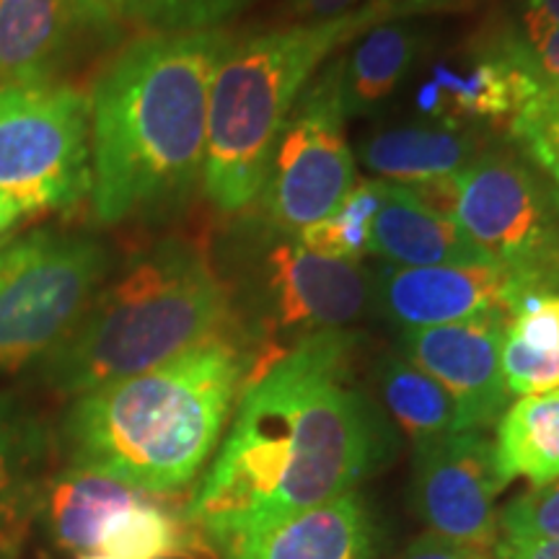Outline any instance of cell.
Returning a JSON list of instances; mask_svg holds the SVG:
<instances>
[{"label": "cell", "mask_w": 559, "mask_h": 559, "mask_svg": "<svg viewBox=\"0 0 559 559\" xmlns=\"http://www.w3.org/2000/svg\"><path fill=\"white\" fill-rule=\"evenodd\" d=\"M508 140L559 190V94L544 86L508 122Z\"/></svg>", "instance_id": "obj_27"}, {"label": "cell", "mask_w": 559, "mask_h": 559, "mask_svg": "<svg viewBox=\"0 0 559 559\" xmlns=\"http://www.w3.org/2000/svg\"><path fill=\"white\" fill-rule=\"evenodd\" d=\"M83 26L79 0H0V88L60 81Z\"/></svg>", "instance_id": "obj_17"}, {"label": "cell", "mask_w": 559, "mask_h": 559, "mask_svg": "<svg viewBox=\"0 0 559 559\" xmlns=\"http://www.w3.org/2000/svg\"><path fill=\"white\" fill-rule=\"evenodd\" d=\"M358 345L334 330L264 349L185 513L210 549L349 495L391 459L386 419L353 379Z\"/></svg>", "instance_id": "obj_1"}, {"label": "cell", "mask_w": 559, "mask_h": 559, "mask_svg": "<svg viewBox=\"0 0 559 559\" xmlns=\"http://www.w3.org/2000/svg\"><path fill=\"white\" fill-rule=\"evenodd\" d=\"M221 29L140 34L91 99V210L104 226L164 213L202 185Z\"/></svg>", "instance_id": "obj_2"}, {"label": "cell", "mask_w": 559, "mask_h": 559, "mask_svg": "<svg viewBox=\"0 0 559 559\" xmlns=\"http://www.w3.org/2000/svg\"><path fill=\"white\" fill-rule=\"evenodd\" d=\"M376 386L383 407L409 438L423 440L464 430L449 391L400 353L381 355L376 362Z\"/></svg>", "instance_id": "obj_25"}, {"label": "cell", "mask_w": 559, "mask_h": 559, "mask_svg": "<svg viewBox=\"0 0 559 559\" xmlns=\"http://www.w3.org/2000/svg\"><path fill=\"white\" fill-rule=\"evenodd\" d=\"M500 362L510 396L559 389L557 290H523L510 298Z\"/></svg>", "instance_id": "obj_22"}, {"label": "cell", "mask_w": 559, "mask_h": 559, "mask_svg": "<svg viewBox=\"0 0 559 559\" xmlns=\"http://www.w3.org/2000/svg\"><path fill=\"white\" fill-rule=\"evenodd\" d=\"M345 122L337 73L330 60L298 96L280 130L257 198L275 234H298L311 223L330 218L355 187V153Z\"/></svg>", "instance_id": "obj_9"}, {"label": "cell", "mask_w": 559, "mask_h": 559, "mask_svg": "<svg viewBox=\"0 0 559 559\" xmlns=\"http://www.w3.org/2000/svg\"><path fill=\"white\" fill-rule=\"evenodd\" d=\"M249 0H79L91 29L128 26L143 34L218 29Z\"/></svg>", "instance_id": "obj_26"}, {"label": "cell", "mask_w": 559, "mask_h": 559, "mask_svg": "<svg viewBox=\"0 0 559 559\" xmlns=\"http://www.w3.org/2000/svg\"><path fill=\"white\" fill-rule=\"evenodd\" d=\"M370 251L394 267L495 264L451 215L428 205L412 187L383 181L381 207L370 226Z\"/></svg>", "instance_id": "obj_16"}, {"label": "cell", "mask_w": 559, "mask_h": 559, "mask_svg": "<svg viewBox=\"0 0 559 559\" xmlns=\"http://www.w3.org/2000/svg\"><path fill=\"white\" fill-rule=\"evenodd\" d=\"M495 464L506 485L528 479L544 487L559 479V389L519 396L498 419Z\"/></svg>", "instance_id": "obj_23"}, {"label": "cell", "mask_w": 559, "mask_h": 559, "mask_svg": "<svg viewBox=\"0 0 559 559\" xmlns=\"http://www.w3.org/2000/svg\"><path fill=\"white\" fill-rule=\"evenodd\" d=\"M81 559H111V557H102V555H86V557H81Z\"/></svg>", "instance_id": "obj_35"}, {"label": "cell", "mask_w": 559, "mask_h": 559, "mask_svg": "<svg viewBox=\"0 0 559 559\" xmlns=\"http://www.w3.org/2000/svg\"><path fill=\"white\" fill-rule=\"evenodd\" d=\"M102 241L39 228L0 247V373L41 362L73 334L107 283Z\"/></svg>", "instance_id": "obj_6"}, {"label": "cell", "mask_w": 559, "mask_h": 559, "mask_svg": "<svg viewBox=\"0 0 559 559\" xmlns=\"http://www.w3.org/2000/svg\"><path fill=\"white\" fill-rule=\"evenodd\" d=\"M362 3H366V0H288V16L296 21L334 19L358 9Z\"/></svg>", "instance_id": "obj_32"}, {"label": "cell", "mask_w": 559, "mask_h": 559, "mask_svg": "<svg viewBox=\"0 0 559 559\" xmlns=\"http://www.w3.org/2000/svg\"><path fill=\"white\" fill-rule=\"evenodd\" d=\"M143 495L109 474L68 466L47 481L39 515H45L52 542L60 549L86 557L96 551L104 526Z\"/></svg>", "instance_id": "obj_20"}, {"label": "cell", "mask_w": 559, "mask_h": 559, "mask_svg": "<svg viewBox=\"0 0 559 559\" xmlns=\"http://www.w3.org/2000/svg\"><path fill=\"white\" fill-rule=\"evenodd\" d=\"M451 218L506 272L508 304L559 293V190L519 151H481L453 179Z\"/></svg>", "instance_id": "obj_7"}, {"label": "cell", "mask_w": 559, "mask_h": 559, "mask_svg": "<svg viewBox=\"0 0 559 559\" xmlns=\"http://www.w3.org/2000/svg\"><path fill=\"white\" fill-rule=\"evenodd\" d=\"M257 298L264 330L304 340L358 321L373 306V277L360 262L319 257L283 234L262 254Z\"/></svg>", "instance_id": "obj_11"}, {"label": "cell", "mask_w": 559, "mask_h": 559, "mask_svg": "<svg viewBox=\"0 0 559 559\" xmlns=\"http://www.w3.org/2000/svg\"><path fill=\"white\" fill-rule=\"evenodd\" d=\"M45 432L9 394H0V559H16L41 510Z\"/></svg>", "instance_id": "obj_19"}, {"label": "cell", "mask_w": 559, "mask_h": 559, "mask_svg": "<svg viewBox=\"0 0 559 559\" xmlns=\"http://www.w3.org/2000/svg\"><path fill=\"white\" fill-rule=\"evenodd\" d=\"M400 559H487V557L481 549L443 539V536L438 534H425L412 542Z\"/></svg>", "instance_id": "obj_30"}, {"label": "cell", "mask_w": 559, "mask_h": 559, "mask_svg": "<svg viewBox=\"0 0 559 559\" xmlns=\"http://www.w3.org/2000/svg\"><path fill=\"white\" fill-rule=\"evenodd\" d=\"M158 498L143 495L104 526L96 555L111 559H174L215 555L185 515H171Z\"/></svg>", "instance_id": "obj_24"}, {"label": "cell", "mask_w": 559, "mask_h": 559, "mask_svg": "<svg viewBox=\"0 0 559 559\" xmlns=\"http://www.w3.org/2000/svg\"><path fill=\"white\" fill-rule=\"evenodd\" d=\"M495 559H559V539H531V536L498 534Z\"/></svg>", "instance_id": "obj_31"}, {"label": "cell", "mask_w": 559, "mask_h": 559, "mask_svg": "<svg viewBox=\"0 0 559 559\" xmlns=\"http://www.w3.org/2000/svg\"><path fill=\"white\" fill-rule=\"evenodd\" d=\"M508 313L400 332V355L432 376L456 402L464 430L498 425L510 404L502 379V334Z\"/></svg>", "instance_id": "obj_12"}, {"label": "cell", "mask_w": 559, "mask_h": 559, "mask_svg": "<svg viewBox=\"0 0 559 559\" xmlns=\"http://www.w3.org/2000/svg\"><path fill=\"white\" fill-rule=\"evenodd\" d=\"M464 0H366L321 21H293L230 39L213 75L202 190L221 213H241L260 198L277 135L321 66L373 26L417 13L449 11Z\"/></svg>", "instance_id": "obj_5"}, {"label": "cell", "mask_w": 559, "mask_h": 559, "mask_svg": "<svg viewBox=\"0 0 559 559\" xmlns=\"http://www.w3.org/2000/svg\"><path fill=\"white\" fill-rule=\"evenodd\" d=\"M234 334L249 332L205 251L164 239L102 285L73 334L41 360L39 376L55 394L75 400Z\"/></svg>", "instance_id": "obj_4"}, {"label": "cell", "mask_w": 559, "mask_h": 559, "mask_svg": "<svg viewBox=\"0 0 559 559\" xmlns=\"http://www.w3.org/2000/svg\"><path fill=\"white\" fill-rule=\"evenodd\" d=\"M479 156L474 132L451 124H404L373 132L360 145V160L381 181L428 187L456 179Z\"/></svg>", "instance_id": "obj_18"}, {"label": "cell", "mask_w": 559, "mask_h": 559, "mask_svg": "<svg viewBox=\"0 0 559 559\" xmlns=\"http://www.w3.org/2000/svg\"><path fill=\"white\" fill-rule=\"evenodd\" d=\"M438 96L436 120L469 130L508 128L528 99L549 86L523 45L519 26H498L474 41L464 66L436 62L428 81Z\"/></svg>", "instance_id": "obj_13"}, {"label": "cell", "mask_w": 559, "mask_h": 559, "mask_svg": "<svg viewBox=\"0 0 559 559\" xmlns=\"http://www.w3.org/2000/svg\"><path fill=\"white\" fill-rule=\"evenodd\" d=\"M526 11L559 24V0H526Z\"/></svg>", "instance_id": "obj_34"}, {"label": "cell", "mask_w": 559, "mask_h": 559, "mask_svg": "<svg viewBox=\"0 0 559 559\" xmlns=\"http://www.w3.org/2000/svg\"><path fill=\"white\" fill-rule=\"evenodd\" d=\"M498 526L506 536L559 539V479L510 500L498 513Z\"/></svg>", "instance_id": "obj_28"}, {"label": "cell", "mask_w": 559, "mask_h": 559, "mask_svg": "<svg viewBox=\"0 0 559 559\" xmlns=\"http://www.w3.org/2000/svg\"><path fill=\"white\" fill-rule=\"evenodd\" d=\"M376 528L366 502L349 492L285 515L215 549L223 559H373Z\"/></svg>", "instance_id": "obj_15"}, {"label": "cell", "mask_w": 559, "mask_h": 559, "mask_svg": "<svg viewBox=\"0 0 559 559\" xmlns=\"http://www.w3.org/2000/svg\"><path fill=\"white\" fill-rule=\"evenodd\" d=\"M353 45L347 55L332 58L345 117L376 111L394 94L419 58L423 32L407 21H389Z\"/></svg>", "instance_id": "obj_21"}, {"label": "cell", "mask_w": 559, "mask_h": 559, "mask_svg": "<svg viewBox=\"0 0 559 559\" xmlns=\"http://www.w3.org/2000/svg\"><path fill=\"white\" fill-rule=\"evenodd\" d=\"M373 309L400 332L508 313V275L498 264H436L373 272Z\"/></svg>", "instance_id": "obj_14"}, {"label": "cell", "mask_w": 559, "mask_h": 559, "mask_svg": "<svg viewBox=\"0 0 559 559\" xmlns=\"http://www.w3.org/2000/svg\"><path fill=\"white\" fill-rule=\"evenodd\" d=\"M519 34L542 79L559 94V24L523 9L519 19Z\"/></svg>", "instance_id": "obj_29"}, {"label": "cell", "mask_w": 559, "mask_h": 559, "mask_svg": "<svg viewBox=\"0 0 559 559\" xmlns=\"http://www.w3.org/2000/svg\"><path fill=\"white\" fill-rule=\"evenodd\" d=\"M508 485L495 464L492 440L459 430L415 440L412 506L430 534L481 549L498 542V495Z\"/></svg>", "instance_id": "obj_10"}, {"label": "cell", "mask_w": 559, "mask_h": 559, "mask_svg": "<svg viewBox=\"0 0 559 559\" xmlns=\"http://www.w3.org/2000/svg\"><path fill=\"white\" fill-rule=\"evenodd\" d=\"M0 194L21 218L91 194V99L73 83L0 88Z\"/></svg>", "instance_id": "obj_8"}, {"label": "cell", "mask_w": 559, "mask_h": 559, "mask_svg": "<svg viewBox=\"0 0 559 559\" xmlns=\"http://www.w3.org/2000/svg\"><path fill=\"white\" fill-rule=\"evenodd\" d=\"M19 218H21L19 210L13 207L11 202L3 198V194H0V247H3V243H5V236L11 234L13 226H16V223H19Z\"/></svg>", "instance_id": "obj_33"}, {"label": "cell", "mask_w": 559, "mask_h": 559, "mask_svg": "<svg viewBox=\"0 0 559 559\" xmlns=\"http://www.w3.org/2000/svg\"><path fill=\"white\" fill-rule=\"evenodd\" d=\"M262 355L251 334H234L75 396L60 425L68 464L153 498L181 492L218 451Z\"/></svg>", "instance_id": "obj_3"}]
</instances>
